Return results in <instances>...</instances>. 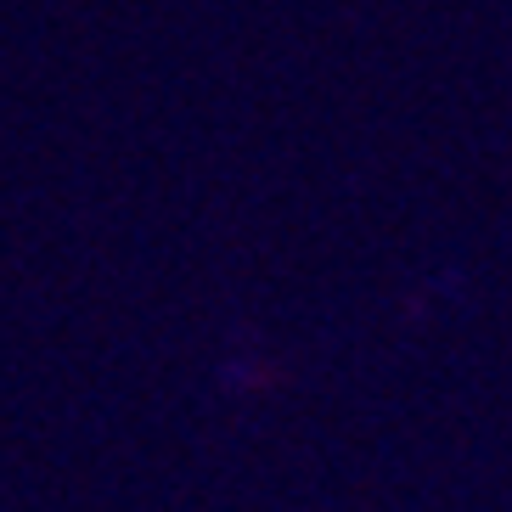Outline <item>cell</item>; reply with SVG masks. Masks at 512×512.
Segmentation results:
<instances>
[]
</instances>
